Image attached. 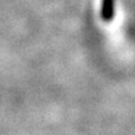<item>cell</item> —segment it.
<instances>
[{"mask_svg": "<svg viewBox=\"0 0 135 135\" xmlns=\"http://www.w3.org/2000/svg\"><path fill=\"white\" fill-rule=\"evenodd\" d=\"M114 2L115 0H102L101 5V18L105 23H110L114 19Z\"/></svg>", "mask_w": 135, "mask_h": 135, "instance_id": "6da1fadb", "label": "cell"}]
</instances>
